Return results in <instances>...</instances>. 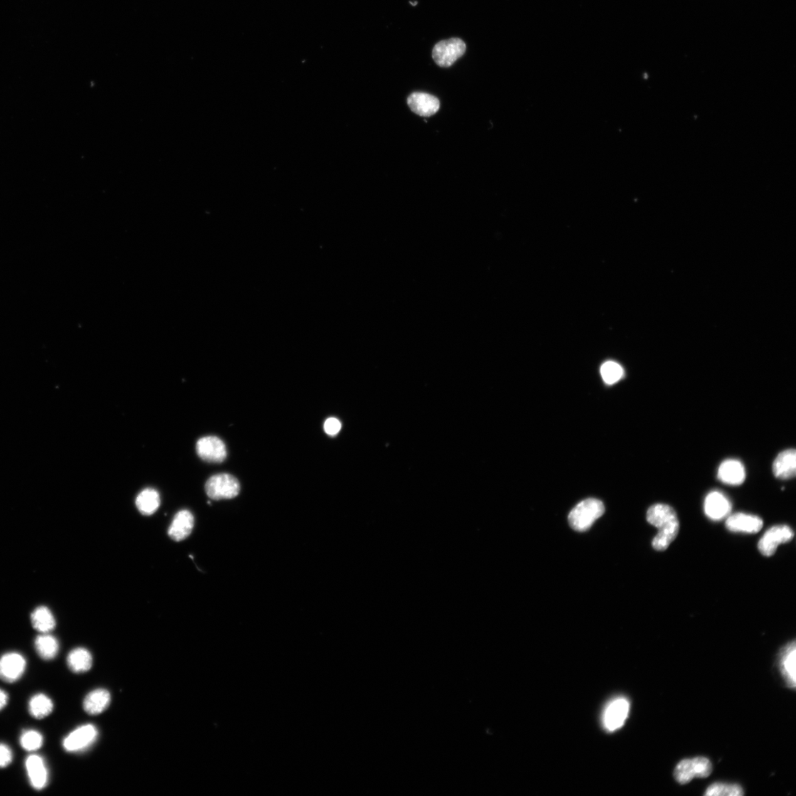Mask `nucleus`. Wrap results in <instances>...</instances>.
Wrapping results in <instances>:
<instances>
[{"label": "nucleus", "instance_id": "f257e3e1", "mask_svg": "<svg viewBox=\"0 0 796 796\" xmlns=\"http://www.w3.org/2000/svg\"><path fill=\"white\" fill-rule=\"evenodd\" d=\"M647 520L659 531L652 540V547L657 551L668 548L679 532V521L674 509L664 504L652 505L648 509Z\"/></svg>", "mask_w": 796, "mask_h": 796}, {"label": "nucleus", "instance_id": "f03ea898", "mask_svg": "<svg viewBox=\"0 0 796 796\" xmlns=\"http://www.w3.org/2000/svg\"><path fill=\"white\" fill-rule=\"evenodd\" d=\"M605 513L603 503L588 499L579 503L568 515V523L578 532H585Z\"/></svg>", "mask_w": 796, "mask_h": 796}, {"label": "nucleus", "instance_id": "7ed1b4c3", "mask_svg": "<svg viewBox=\"0 0 796 796\" xmlns=\"http://www.w3.org/2000/svg\"><path fill=\"white\" fill-rule=\"evenodd\" d=\"M240 489L238 479L228 474L214 475L206 485V493L213 500L233 499L239 494Z\"/></svg>", "mask_w": 796, "mask_h": 796}, {"label": "nucleus", "instance_id": "20e7f679", "mask_svg": "<svg viewBox=\"0 0 796 796\" xmlns=\"http://www.w3.org/2000/svg\"><path fill=\"white\" fill-rule=\"evenodd\" d=\"M712 771V765L706 758L699 757L681 761L674 770L676 780L686 785L694 778H706Z\"/></svg>", "mask_w": 796, "mask_h": 796}, {"label": "nucleus", "instance_id": "39448f33", "mask_svg": "<svg viewBox=\"0 0 796 796\" xmlns=\"http://www.w3.org/2000/svg\"><path fill=\"white\" fill-rule=\"evenodd\" d=\"M466 45L458 38L441 41L434 48L433 57L435 63L441 68H449L465 53Z\"/></svg>", "mask_w": 796, "mask_h": 796}, {"label": "nucleus", "instance_id": "423d86ee", "mask_svg": "<svg viewBox=\"0 0 796 796\" xmlns=\"http://www.w3.org/2000/svg\"><path fill=\"white\" fill-rule=\"evenodd\" d=\"M794 537L792 529L787 525H777L768 529L758 543L760 552L765 557L773 556L778 546L790 541Z\"/></svg>", "mask_w": 796, "mask_h": 796}, {"label": "nucleus", "instance_id": "0eeeda50", "mask_svg": "<svg viewBox=\"0 0 796 796\" xmlns=\"http://www.w3.org/2000/svg\"><path fill=\"white\" fill-rule=\"evenodd\" d=\"M629 711L630 702L626 698L618 697L612 700L607 705L603 713V726L610 732L620 729L624 726Z\"/></svg>", "mask_w": 796, "mask_h": 796}, {"label": "nucleus", "instance_id": "6e6552de", "mask_svg": "<svg viewBox=\"0 0 796 796\" xmlns=\"http://www.w3.org/2000/svg\"><path fill=\"white\" fill-rule=\"evenodd\" d=\"M97 736V729L93 725L81 726L64 739L63 747L70 753L83 751L95 742Z\"/></svg>", "mask_w": 796, "mask_h": 796}, {"label": "nucleus", "instance_id": "1a4fd4ad", "mask_svg": "<svg viewBox=\"0 0 796 796\" xmlns=\"http://www.w3.org/2000/svg\"><path fill=\"white\" fill-rule=\"evenodd\" d=\"M196 452L203 460L213 463L223 462L228 455L225 444L214 436L199 439L196 443Z\"/></svg>", "mask_w": 796, "mask_h": 796}, {"label": "nucleus", "instance_id": "9d476101", "mask_svg": "<svg viewBox=\"0 0 796 796\" xmlns=\"http://www.w3.org/2000/svg\"><path fill=\"white\" fill-rule=\"evenodd\" d=\"M26 668V660L19 653L9 652L0 658V679L14 683L21 678Z\"/></svg>", "mask_w": 796, "mask_h": 796}, {"label": "nucleus", "instance_id": "9b49d317", "mask_svg": "<svg viewBox=\"0 0 796 796\" xmlns=\"http://www.w3.org/2000/svg\"><path fill=\"white\" fill-rule=\"evenodd\" d=\"M726 526L731 532L755 534L762 529L763 521L757 516L739 513L729 516Z\"/></svg>", "mask_w": 796, "mask_h": 796}, {"label": "nucleus", "instance_id": "f8f14e48", "mask_svg": "<svg viewBox=\"0 0 796 796\" xmlns=\"http://www.w3.org/2000/svg\"><path fill=\"white\" fill-rule=\"evenodd\" d=\"M407 103L414 113L425 117L435 115L440 107L438 98L424 92L411 94L408 97Z\"/></svg>", "mask_w": 796, "mask_h": 796}, {"label": "nucleus", "instance_id": "ddd939ff", "mask_svg": "<svg viewBox=\"0 0 796 796\" xmlns=\"http://www.w3.org/2000/svg\"><path fill=\"white\" fill-rule=\"evenodd\" d=\"M704 510L706 515L710 519L720 521L729 516L731 504L722 493L712 492L705 499Z\"/></svg>", "mask_w": 796, "mask_h": 796}, {"label": "nucleus", "instance_id": "4468645a", "mask_svg": "<svg viewBox=\"0 0 796 796\" xmlns=\"http://www.w3.org/2000/svg\"><path fill=\"white\" fill-rule=\"evenodd\" d=\"M26 766L31 786L37 790H43L48 782V771L43 758L31 755L27 758Z\"/></svg>", "mask_w": 796, "mask_h": 796}, {"label": "nucleus", "instance_id": "2eb2a0df", "mask_svg": "<svg viewBox=\"0 0 796 796\" xmlns=\"http://www.w3.org/2000/svg\"><path fill=\"white\" fill-rule=\"evenodd\" d=\"M194 526V517L189 510H181L174 518L169 529V535L175 541L187 538L192 533Z\"/></svg>", "mask_w": 796, "mask_h": 796}, {"label": "nucleus", "instance_id": "dca6fc26", "mask_svg": "<svg viewBox=\"0 0 796 796\" xmlns=\"http://www.w3.org/2000/svg\"><path fill=\"white\" fill-rule=\"evenodd\" d=\"M773 472L775 477L786 480L792 479L796 474V452L795 449L783 451L775 459Z\"/></svg>", "mask_w": 796, "mask_h": 796}, {"label": "nucleus", "instance_id": "f3484780", "mask_svg": "<svg viewBox=\"0 0 796 796\" xmlns=\"http://www.w3.org/2000/svg\"><path fill=\"white\" fill-rule=\"evenodd\" d=\"M745 477V467L738 460H727L719 467L718 477L724 484L740 485L744 482Z\"/></svg>", "mask_w": 796, "mask_h": 796}, {"label": "nucleus", "instance_id": "a211bd4d", "mask_svg": "<svg viewBox=\"0 0 796 796\" xmlns=\"http://www.w3.org/2000/svg\"><path fill=\"white\" fill-rule=\"evenodd\" d=\"M795 642L788 644L781 653L780 668L786 684L795 689L796 685L795 676Z\"/></svg>", "mask_w": 796, "mask_h": 796}, {"label": "nucleus", "instance_id": "6ab92c4d", "mask_svg": "<svg viewBox=\"0 0 796 796\" xmlns=\"http://www.w3.org/2000/svg\"><path fill=\"white\" fill-rule=\"evenodd\" d=\"M111 702L110 693L103 689L94 690L88 694L84 701V709L90 714L105 711Z\"/></svg>", "mask_w": 796, "mask_h": 796}, {"label": "nucleus", "instance_id": "aec40b11", "mask_svg": "<svg viewBox=\"0 0 796 796\" xmlns=\"http://www.w3.org/2000/svg\"><path fill=\"white\" fill-rule=\"evenodd\" d=\"M160 505V497L156 489L147 488L141 492L136 499V506L144 515L154 514Z\"/></svg>", "mask_w": 796, "mask_h": 796}, {"label": "nucleus", "instance_id": "412c9836", "mask_svg": "<svg viewBox=\"0 0 796 796\" xmlns=\"http://www.w3.org/2000/svg\"><path fill=\"white\" fill-rule=\"evenodd\" d=\"M68 665L75 673L89 671L92 666L91 653L85 648H76L72 650L68 657Z\"/></svg>", "mask_w": 796, "mask_h": 796}, {"label": "nucleus", "instance_id": "4be33fe9", "mask_svg": "<svg viewBox=\"0 0 796 796\" xmlns=\"http://www.w3.org/2000/svg\"><path fill=\"white\" fill-rule=\"evenodd\" d=\"M33 627L43 634H48L55 627V620L51 611L46 607H38L32 613Z\"/></svg>", "mask_w": 796, "mask_h": 796}, {"label": "nucleus", "instance_id": "5701e85b", "mask_svg": "<svg viewBox=\"0 0 796 796\" xmlns=\"http://www.w3.org/2000/svg\"><path fill=\"white\" fill-rule=\"evenodd\" d=\"M35 647L38 656L47 661L53 659L59 650L58 640L48 634L38 636L35 641Z\"/></svg>", "mask_w": 796, "mask_h": 796}, {"label": "nucleus", "instance_id": "b1692460", "mask_svg": "<svg viewBox=\"0 0 796 796\" xmlns=\"http://www.w3.org/2000/svg\"><path fill=\"white\" fill-rule=\"evenodd\" d=\"M53 710V701L44 694H37L29 702V711L36 719H43Z\"/></svg>", "mask_w": 796, "mask_h": 796}, {"label": "nucleus", "instance_id": "393cba45", "mask_svg": "<svg viewBox=\"0 0 796 796\" xmlns=\"http://www.w3.org/2000/svg\"><path fill=\"white\" fill-rule=\"evenodd\" d=\"M704 795L706 796H742L744 795V791L739 785L718 782L710 785Z\"/></svg>", "mask_w": 796, "mask_h": 796}, {"label": "nucleus", "instance_id": "a878e982", "mask_svg": "<svg viewBox=\"0 0 796 796\" xmlns=\"http://www.w3.org/2000/svg\"><path fill=\"white\" fill-rule=\"evenodd\" d=\"M601 376L607 384H615L620 381L624 376L622 367L617 362L607 361L601 366Z\"/></svg>", "mask_w": 796, "mask_h": 796}, {"label": "nucleus", "instance_id": "bb28decb", "mask_svg": "<svg viewBox=\"0 0 796 796\" xmlns=\"http://www.w3.org/2000/svg\"><path fill=\"white\" fill-rule=\"evenodd\" d=\"M20 745L27 751H36L43 745L42 734L35 730L25 731L20 737Z\"/></svg>", "mask_w": 796, "mask_h": 796}, {"label": "nucleus", "instance_id": "cd10ccee", "mask_svg": "<svg viewBox=\"0 0 796 796\" xmlns=\"http://www.w3.org/2000/svg\"><path fill=\"white\" fill-rule=\"evenodd\" d=\"M341 428V422L335 418L327 419L324 423V430L325 433L329 436H336L338 435Z\"/></svg>", "mask_w": 796, "mask_h": 796}, {"label": "nucleus", "instance_id": "c85d7f7f", "mask_svg": "<svg viewBox=\"0 0 796 796\" xmlns=\"http://www.w3.org/2000/svg\"><path fill=\"white\" fill-rule=\"evenodd\" d=\"M13 760V753L11 748L5 745L0 743V768L9 766Z\"/></svg>", "mask_w": 796, "mask_h": 796}, {"label": "nucleus", "instance_id": "c756f323", "mask_svg": "<svg viewBox=\"0 0 796 796\" xmlns=\"http://www.w3.org/2000/svg\"><path fill=\"white\" fill-rule=\"evenodd\" d=\"M8 701H9L8 694L5 691H4L3 689H0V711H1L3 709L5 708V706L8 704Z\"/></svg>", "mask_w": 796, "mask_h": 796}, {"label": "nucleus", "instance_id": "7c9ffc66", "mask_svg": "<svg viewBox=\"0 0 796 796\" xmlns=\"http://www.w3.org/2000/svg\"><path fill=\"white\" fill-rule=\"evenodd\" d=\"M410 4H412V5L413 6H416V5L418 4V2H415V3H413V2H410Z\"/></svg>", "mask_w": 796, "mask_h": 796}]
</instances>
